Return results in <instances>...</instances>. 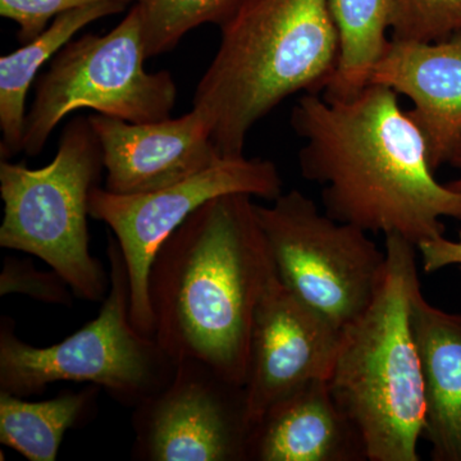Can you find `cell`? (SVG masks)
<instances>
[{
	"instance_id": "cell-2",
	"label": "cell",
	"mask_w": 461,
	"mask_h": 461,
	"mask_svg": "<svg viewBox=\"0 0 461 461\" xmlns=\"http://www.w3.org/2000/svg\"><path fill=\"white\" fill-rule=\"evenodd\" d=\"M276 277L253 196L209 200L154 257V338L173 362L196 360L244 387L254 317Z\"/></svg>"
},
{
	"instance_id": "cell-17",
	"label": "cell",
	"mask_w": 461,
	"mask_h": 461,
	"mask_svg": "<svg viewBox=\"0 0 461 461\" xmlns=\"http://www.w3.org/2000/svg\"><path fill=\"white\" fill-rule=\"evenodd\" d=\"M102 388L65 390L42 402L0 393V442L30 461H56L69 429L90 415Z\"/></svg>"
},
{
	"instance_id": "cell-21",
	"label": "cell",
	"mask_w": 461,
	"mask_h": 461,
	"mask_svg": "<svg viewBox=\"0 0 461 461\" xmlns=\"http://www.w3.org/2000/svg\"><path fill=\"white\" fill-rule=\"evenodd\" d=\"M20 294L44 304L72 306L75 293L56 271H39L32 260L7 257L0 273V296Z\"/></svg>"
},
{
	"instance_id": "cell-15",
	"label": "cell",
	"mask_w": 461,
	"mask_h": 461,
	"mask_svg": "<svg viewBox=\"0 0 461 461\" xmlns=\"http://www.w3.org/2000/svg\"><path fill=\"white\" fill-rule=\"evenodd\" d=\"M411 321L423 366L424 435L433 461H461V313L430 304L420 288Z\"/></svg>"
},
{
	"instance_id": "cell-5",
	"label": "cell",
	"mask_w": 461,
	"mask_h": 461,
	"mask_svg": "<svg viewBox=\"0 0 461 461\" xmlns=\"http://www.w3.org/2000/svg\"><path fill=\"white\" fill-rule=\"evenodd\" d=\"M103 171V149L89 115L67 123L50 165L0 162V247L38 257L91 303L103 302L109 288L102 263L91 254L87 223L90 194Z\"/></svg>"
},
{
	"instance_id": "cell-9",
	"label": "cell",
	"mask_w": 461,
	"mask_h": 461,
	"mask_svg": "<svg viewBox=\"0 0 461 461\" xmlns=\"http://www.w3.org/2000/svg\"><path fill=\"white\" fill-rule=\"evenodd\" d=\"M277 166L262 158H223L214 166L150 193L121 195L96 186L90 194L93 220L113 232L126 264L133 326L154 338L149 275L157 251L169 236L209 200L227 194L277 199L284 193Z\"/></svg>"
},
{
	"instance_id": "cell-12",
	"label": "cell",
	"mask_w": 461,
	"mask_h": 461,
	"mask_svg": "<svg viewBox=\"0 0 461 461\" xmlns=\"http://www.w3.org/2000/svg\"><path fill=\"white\" fill-rule=\"evenodd\" d=\"M104 158V189L121 195L165 189L223 159L204 115L193 108L178 118L133 123L89 115Z\"/></svg>"
},
{
	"instance_id": "cell-10",
	"label": "cell",
	"mask_w": 461,
	"mask_h": 461,
	"mask_svg": "<svg viewBox=\"0 0 461 461\" xmlns=\"http://www.w3.org/2000/svg\"><path fill=\"white\" fill-rule=\"evenodd\" d=\"M131 423L133 460H248L244 387L196 360L177 363L171 381L133 408Z\"/></svg>"
},
{
	"instance_id": "cell-19",
	"label": "cell",
	"mask_w": 461,
	"mask_h": 461,
	"mask_svg": "<svg viewBox=\"0 0 461 461\" xmlns=\"http://www.w3.org/2000/svg\"><path fill=\"white\" fill-rule=\"evenodd\" d=\"M245 0H136L147 57L168 53L191 30L222 27Z\"/></svg>"
},
{
	"instance_id": "cell-8",
	"label": "cell",
	"mask_w": 461,
	"mask_h": 461,
	"mask_svg": "<svg viewBox=\"0 0 461 461\" xmlns=\"http://www.w3.org/2000/svg\"><path fill=\"white\" fill-rule=\"evenodd\" d=\"M257 215L278 278L294 295L339 330L368 308L386 264L368 232L321 213L296 189L257 204Z\"/></svg>"
},
{
	"instance_id": "cell-23",
	"label": "cell",
	"mask_w": 461,
	"mask_h": 461,
	"mask_svg": "<svg viewBox=\"0 0 461 461\" xmlns=\"http://www.w3.org/2000/svg\"><path fill=\"white\" fill-rule=\"evenodd\" d=\"M421 267L426 273H435L447 267H459L461 269V230L456 240L445 236L420 242L417 247Z\"/></svg>"
},
{
	"instance_id": "cell-16",
	"label": "cell",
	"mask_w": 461,
	"mask_h": 461,
	"mask_svg": "<svg viewBox=\"0 0 461 461\" xmlns=\"http://www.w3.org/2000/svg\"><path fill=\"white\" fill-rule=\"evenodd\" d=\"M123 2H102L74 9L51 21L33 41L0 58V157L11 159L23 153L26 98L42 67L81 30L102 18L122 14Z\"/></svg>"
},
{
	"instance_id": "cell-14",
	"label": "cell",
	"mask_w": 461,
	"mask_h": 461,
	"mask_svg": "<svg viewBox=\"0 0 461 461\" xmlns=\"http://www.w3.org/2000/svg\"><path fill=\"white\" fill-rule=\"evenodd\" d=\"M248 460H366L362 437L330 395L312 381L272 405L249 437Z\"/></svg>"
},
{
	"instance_id": "cell-11",
	"label": "cell",
	"mask_w": 461,
	"mask_h": 461,
	"mask_svg": "<svg viewBox=\"0 0 461 461\" xmlns=\"http://www.w3.org/2000/svg\"><path fill=\"white\" fill-rule=\"evenodd\" d=\"M341 330L276 277L267 288L251 330L245 408L251 429L266 411L312 381H329Z\"/></svg>"
},
{
	"instance_id": "cell-7",
	"label": "cell",
	"mask_w": 461,
	"mask_h": 461,
	"mask_svg": "<svg viewBox=\"0 0 461 461\" xmlns=\"http://www.w3.org/2000/svg\"><path fill=\"white\" fill-rule=\"evenodd\" d=\"M147 59L135 5L104 35L85 33L67 42L36 80L23 153L38 157L58 124L80 109L133 123L171 117L177 86L171 72H148Z\"/></svg>"
},
{
	"instance_id": "cell-1",
	"label": "cell",
	"mask_w": 461,
	"mask_h": 461,
	"mask_svg": "<svg viewBox=\"0 0 461 461\" xmlns=\"http://www.w3.org/2000/svg\"><path fill=\"white\" fill-rule=\"evenodd\" d=\"M299 168L320 185L324 213L415 247L461 221V194L437 181L420 127L399 94L368 84L351 98L305 93L291 111Z\"/></svg>"
},
{
	"instance_id": "cell-6",
	"label": "cell",
	"mask_w": 461,
	"mask_h": 461,
	"mask_svg": "<svg viewBox=\"0 0 461 461\" xmlns=\"http://www.w3.org/2000/svg\"><path fill=\"white\" fill-rule=\"evenodd\" d=\"M109 288L98 317L57 344L38 348L0 320V393L29 397L58 382L94 384L114 402L135 408L171 381L177 363L156 338L133 326L130 281L122 253L109 239Z\"/></svg>"
},
{
	"instance_id": "cell-24",
	"label": "cell",
	"mask_w": 461,
	"mask_h": 461,
	"mask_svg": "<svg viewBox=\"0 0 461 461\" xmlns=\"http://www.w3.org/2000/svg\"><path fill=\"white\" fill-rule=\"evenodd\" d=\"M447 165L453 167L457 171V177L453 181L447 182V186L456 193L461 194V138L455 145L453 151H451L450 158H448Z\"/></svg>"
},
{
	"instance_id": "cell-20",
	"label": "cell",
	"mask_w": 461,
	"mask_h": 461,
	"mask_svg": "<svg viewBox=\"0 0 461 461\" xmlns=\"http://www.w3.org/2000/svg\"><path fill=\"white\" fill-rule=\"evenodd\" d=\"M461 35V0H393L390 39L436 42Z\"/></svg>"
},
{
	"instance_id": "cell-18",
	"label": "cell",
	"mask_w": 461,
	"mask_h": 461,
	"mask_svg": "<svg viewBox=\"0 0 461 461\" xmlns=\"http://www.w3.org/2000/svg\"><path fill=\"white\" fill-rule=\"evenodd\" d=\"M339 36L338 69L323 95L351 98L369 84L388 41L393 0H330Z\"/></svg>"
},
{
	"instance_id": "cell-4",
	"label": "cell",
	"mask_w": 461,
	"mask_h": 461,
	"mask_svg": "<svg viewBox=\"0 0 461 461\" xmlns=\"http://www.w3.org/2000/svg\"><path fill=\"white\" fill-rule=\"evenodd\" d=\"M418 249L386 236L384 275L371 304L341 330L330 395L362 437L366 460L420 461L426 427L423 366L411 321Z\"/></svg>"
},
{
	"instance_id": "cell-13",
	"label": "cell",
	"mask_w": 461,
	"mask_h": 461,
	"mask_svg": "<svg viewBox=\"0 0 461 461\" xmlns=\"http://www.w3.org/2000/svg\"><path fill=\"white\" fill-rule=\"evenodd\" d=\"M369 84L384 85L411 99L437 172L461 138V35L436 42L388 41Z\"/></svg>"
},
{
	"instance_id": "cell-22",
	"label": "cell",
	"mask_w": 461,
	"mask_h": 461,
	"mask_svg": "<svg viewBox=\"0 0 461 461\" xmlns=\"http://www.w3.org/2000/svg\"><path fill=\"white\" fill-rule=\"evenodd\" d=\"M102 2L113 0H0V16L17 23V41L26 44L41 35L60 14ZM114 2L130 5L136 0Z\"/></svg>"
},
{
	"instance_id": "cell-3",
	"label": "cell",
	"mask_w": 461,
	"mask_h": 461,
	"mask_svg": "<svg viewBox=\"0 0 461 461\" xmlns=\"http://www.w3.org/2000/svg\"><path fill=\"white\" fill-rule=\"evenodd\" d=\"M221 29L194 108L223 158L244 157L249 132L284 100L321 93L338 69L330 0H245Z\"/></svg>"
}]
</instances>
